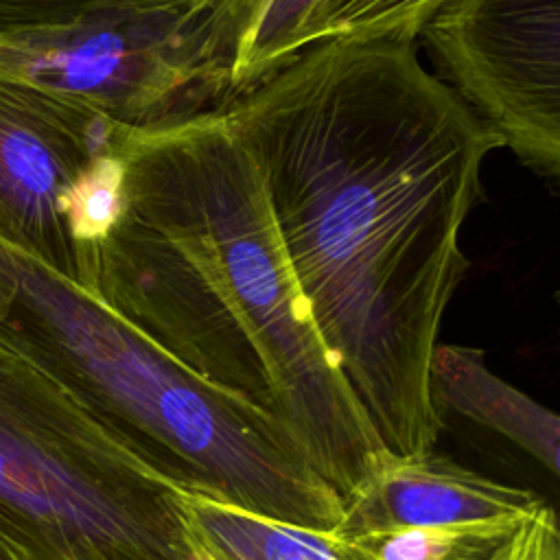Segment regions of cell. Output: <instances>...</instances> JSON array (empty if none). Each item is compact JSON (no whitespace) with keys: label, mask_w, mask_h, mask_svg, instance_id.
<instances>
[{"label":"cell","mask_w":560,"mask_h":560,"mask_svg":"<svg viewBox=\"0 0 560 560\" xmlns=\"http://www.w3.org/2000/svg\"><path fill=\"white\" fill-rule=\"evenodd\" d=\"M556 300H558V306H560V291L556 293Z\"/></svg>","instance_id":"cell-18"},{"label":"cell","mask_w":560,"mask_h":560,"mask_svg":"<svg viewBox=\"0 0 560 560\" xmlns=\"http://www.w3.org/2000/svg\"><path fill=\"white\" fill-rule=\"evenodd\" d=\"M223 112L381 444L431 453L442 431L431 359L468 269L459 230L501 138L400 39L306 46Z\"/></svg>","instance_id":"cell-1"},{"label":"cell","mask_w":560,"mask_h":560,"mask_svg":"<svg viewBox=\"0 0 560 560\" xmlns=\"http://www.w3.org/2000/svg\"><path fill=\"white\" fill-rule=\"evenodd\" d=\"M120 131L0 81V236L92 295L96 278L68 232L61 201L92 158L116 153Z\"/></svg>","instance_id":"cell-7"},{"label":"cell","mask_w":560,"mask_h":560,"mask_svg":"<svg viewBox=\"0 0 560 560\" xmlns=\"http://www.w3.org/2000/svg\"><path fill=\"white\" fill-rule=\"evenodd\" d=\"M514 529H392L337 538L350 560H490Z\"/></svg>","instance_id":"cell-12"},{"label":"cell","mask_w":560,"mask_h":560,"mask_svg":"<svg viewBox=\"0 0 560 560\" xmlns=\"http://www.w3.org/2000/svg\"><path fill=\"white\" fill-rule=\"evenodd\" d=\"M0 560H15L11 553H9V549L4 547V542L0 540Z\"/></svg>","instance_id":"cell-17"},{"label":"cell","mask_w":560,"mask_h":560,"mask_svg":"<svg viewBox=\"0 0 560 560\" xmlns=\"http://www.w3.org/2000/svg\"><path fill=\"white\" fill-rule=\"evenodd\" d=\"M125 162L118 153H103L77 175L61 208L68 232L98 284V247L122 212Z\"/></svg>","instance_id":"cell-13"},{"label":"cell","mask_w":560,"mask_h":560,"mask_svg":"<svg viewBox=\"0 0 560 560\" xmlns=\"http://www.w3.org/2000/svg\"><path fill=\"white\" fill-rule=\"evenodd\" d=\"M206 0H0V33L61 28Z\"/></svg>","instance_id":"cell-15"},{"label":"cell","mask_w":560,"mask_h":560,"mask_svg":"<svg viewBox=\"0 0 560 560\" xmlns=\"http://www.w3.org/2000/svg\"><path fill=\"white\" fill-rule=\"evenodd\" d=\"M490 560H560V514L542 503L508 536Z\"/></svg>","instance_id":"cell-16"},{"label":"cell","mask_w":560,"mask_h":560,"mask_svg":"<svg viewBox=\"0 0 560 560\" xmlns=\"http://www.w3.org/2000/svg\"><path fill=\"white\" fill-rule=\"evenodd\" d=\"M431 392L438 407L501 433L560 479V413L497 376L481 350L438 343L431 359Z\"/></svg>","instance_id":"cell-9"},{"label":"cell","mask_w":560,"mask_h":560,"mask_svg":"<svg viewBox=\"0 0 560 560\" xmlns=\"http://www.w3.org/2000/svg\"><path fill=\"white\" fill-rule=\"evenodd\" d=\"M315 2L317 0H262L234 70L232 101L295 55V35Z\"/></svg>","instance_id":"cell-14"},{"label":"cell","mask_w":560,"mask_h":560,"mask_svg":"<svg viewBox=\"0 0 560 560\" xmlns=\"http://www.w3.org/2000/svg\"><path fill=\"white\" fill-rule=\"evenodd\" d=\"M182 510L201 560H350L341 540L182 490Z\"/></svg>","instance_id":"cell-10"},{"label":"cell","mask_w":560,"mask_h":560,"mask_svg":"<svg viewBox=\"0 0 560 560\" xmlns=\"http://www.w3.org/2000/svg\"><path fill=\"white\" fill-rule=\"evenodd\" d=\"M122 212L98 298L199 376L271 409L350 494L387 455L293 278L260 171L228 114L120 131Z\"/></svg>","instance_id":"cell-2"},{"label":"cell","mask_w":560,"mask_h":560,"mask_svg":"<svg viewBox=\"0 0 560 560\" xmlns=\"http://www.w3.org/2000/svg\"><path fill=\"white\" fill-rule=\"evenodd\" d=\"M542 503L532 490L494 481L433 451L411 457L387 453L341 499V516L330 534L348 538L392 529H512Z\"/></svg>","instance_id":"cell-8"},{"label":"cell","mask_w":560,"mask_h":560,"mask_svg":"<svg viewBox=\"0 0 560 560\" xmlns=\"http://www.w3.org/2000/svg\"><path fill=\"white\" fill-rule=\"evenodd\" d=\"M448 0H317L306 13L293 52L330 39L416 42Z\"/></svg>","instance_id":"cell-11"},{"label":"cell","mask_w":560,"mask_h":560,"mask_svg":"<svg viewBox=\"0 0 560 560\" xmlns=\"http://www.w3.org/2000/svg\"><path fill=\"white\" fill-rule=\"evenodd\" d=\"M420 37L503 147L560 179V0H448Z\"/></svg>","instance_id":"cell-6"},{"label":"cell","mask_w":560,"mask_h":560,"mask_svg":"<svg viewBox=\"0 0 560 560\" xmlns=\"http://www.w3.org/2000/svg\"><path fill=\"white\" fill-rule=\"evenodd\" d=\"M262 0H206L61 28L0 33V81L125 131L166 129L232 103Z\"/></svg>","instance_id":"cell-5"},{"label":"cell","mask_w":560,"mask_h":560,"mask_svg":"<svg viewBox=\"0 0 560 560\" xmlns=\"http://www.w3.org/2000/svg\"><path fill=\"white\" fill-rule=\"evenodd\" d=\"M0 335L177 490L317 532L337 525L341 494L271 409L199 376L2 236Z\"/></svg>","instance_id":"cell-3"},{"label":"cell","mask_w":560,"mask_h":560,"mask_svg":"<svg viewBox=\"0 0 560 560\" xmlns=\"http://www.w3.org/2000/svg\"><path fill=\"white\" fill-rule=\"evenodd\" d=\"M0 540L15 560H201L182 490L2 335Z\"/></svg>","instance_id":"cell-4"}]
</instances>
